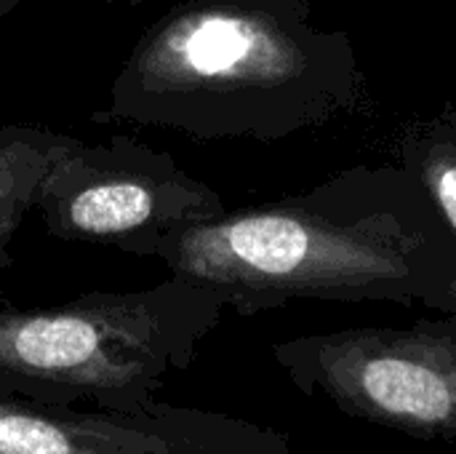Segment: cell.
Returning <instances> with one entry per match:
<instances>
[{"mask_svg":"<svg viewBox=\"0 0 456 454\" xmlns=\"http://www.w3.org/2000/svg\"><path fill=\"white\" fill-rule=\"evenodd\" d=\"M313 64L291 3L187 0L144 29L94 120L195 139L278 134Z\"/></svg>","mask_w":456,"mask_h":454,"instance_id":"cell-1","label":"cell"},{"mask_svg":"<svg viewBox=\"0 0 456 454\" xmlns=\"http://www.w3.org/2000/svg\"><path fill=\"white\" fill-rule=\"evenodd\" d=\"M224 302L171 276L142 292H94L0 310V396L144 412L216 329Z\"/></svg>","mask_w":456,"mask_h":454,"instance_id":"cell-2","label":"cell"},{"mask_svg":"<svg viewBox=\"0 0 456 454\" xmlns=\"http://www.w3.org/2000/svg\"><path fill=\"white\" fill-rule=\"evenodd\" d=\"M152 260L243 316L294 300L430 302L446 281L430 273L414 238L395 225L339 222L310 203L224 211L184 227Z\"/></svg>","mask_w":456,"mask_h":454,"instance_id":"cell-3","label":"cell"},{"mask_svg":"<svg viewBox=\"0 0 456 454\" xmlns=\"http://www.w3.org/2000/svg\"><path fill=\"white\" fill-rule=\"evenodd\" d=\"M444 321L305 334L273 345L305 396L419 442H456V310Z\"/></svg>","mask_w":456,"mask_h":454,"instance_id":"cell-4","label":"cell"},{"mask_svg":"<svg viewBox=\"0 0 456 454\" xmlns=\"http://www.w3.org/2000/svg\"><path fill=\"white\" fill-rule=\"evenodd\" d=\"M35 211L59 241L112 246L139 260L190 225L224 214L219 193L168 153L131 136L59 142Z\"/></svg>","mask_w":456,"mask_h":454,"instance_id":"cell-5","label":"cell"},{"mask_svg":"<svg viewBox=\"0 0 456 454\" xmlns=\"http://www.w3.org/2000/svg\"><path fill=\"white\" fill-rule=\"evenodd\" d=\"M0 454H294L256 423L155 404L144 412H83L0 396Z\"/></svg>","mask_w":456,"mask_h":454,"instance_id":"cell-6","label":"cell"},{"mask_svg":"<svg viewBox=\"0 0 456 454\" xmlns=\"http://www.w3.org/2000/svg\"><path fill=\"white\" fill-rule=\"evenodd\" d=\"M64 134L43 126H0V278L11 265V244L35 211L48 163Z\"/></svg>","mask_w":456,"mask_h":454,"instance_id":"cell-7","label":"cell"},{"mask_svg":"<svg viewBox=\"0 0 456 454\" xmlns=\"http://www.w3.org/2000/svg\"><path fill=\"white\" fill-rule=\"evenodd\" d=\"M419 177L456 233V144L433 139L419 153Z\"/></svg>","mask_w":456,"mask_h":454,"instance_id":"cell-8","label":"cell"},{"mask_svg":"<svg viewBox=\"0 0 456 454\" xmlns=\"http://www.w3.org/2000/svg\"><path fill=\"white\" fill-rule=\"evenodd\" d=\"M428 305L441 308V310H456V276L446 278V281L441 284V289L433 294V300H430Z\"/></svg>","mask_w":456,"mask_h":454,"instance_id":"cell-9","label":"cell"},{"mask_svg":"<svg viewBox=\"0 0 456 454\" xmlns=\"http://www.w3.org/2000/svg\"><path fill=\"white\" fill-rule=\"evenodd\" d=\"M24 0H0V27H3V21L21 5Z\"/></svg>","mask_w":456,"mask_h":454,"instance_id":"cell-10","label":"cell"}]
</instances>
